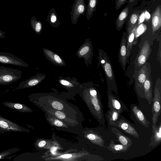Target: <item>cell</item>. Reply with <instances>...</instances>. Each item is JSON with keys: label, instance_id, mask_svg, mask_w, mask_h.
<instances>
[{"label": "cell", "instance_id": "6da1fadb", "mask_svg": "<svg viewBox=\"0 0 161 161\" xmlns=\"http://www.w3.org/2000/svg\"><path fill=\"white\" fill-rule=\"evenodd\" d=\"M98 53V60L106 76L107 90L113 91L118 96L117 86L111 61L106 53L102 49H99Z\"/></svg>", "mask_w": 161, "mask_h": 161}, {"label": "cell", "instance_id": "7a4b0ae2", "mask_svg": "<svg viewBox=\"0 0 161 161\" xmlns=\"http://www.w3.org/2000/svg\"><path fill=\"white\" fill-rule=\"evenodd\" d=\"M19 70L0 66V85H6L15 82L21 77Z\"/></svg>", "mask_w": 161, "mask_h": 161}, {"label": "cell", "instance_id": "3957f363", "mask_svg": "<svg viewBox=\"0 0 161 161\" xmlns=\"http://www.w3.org/2000/svg\"><path fill=\"white\" fill-rule=\"evenodd\" d=\"M153 95L152 107V120L153 125H155L161 113V80L159 77L156 81Z\"/></svg>", "mask_w": 161, "mask_h": 161}, {"label": "cell", "instance_id": "277c9868", "mask_svg": "<svg viewBox=\"0 0 161 161\" xmlns=\"http://www.w3.org/2000/svg\"><path fill=\"white\" fill-rule=\"evenodd\" d=\"M152 48L148 40H145L140 47L134 62V72L139 70L147 62L151 53Z\"/></svg>", "mask_w": 161, "mask_h": 161}, {"label": "cell", "instance_id": "5b68a950", "mask_svg": "<svg viewBox=\"0 0 161 161\" xmlns=\"http://www.w3.org/2000/svg\"><path fill=\"white\" fill-rule=\"evenodd\" d=\"M149 63L147 62L138 71L134 72L133 77L135 79L136 91L138 96L144 99L143 85L146 80Z\"/></svg>", "mask_w": 161, "mask_h": 161}, {"label": "cell", "instance_id": "8992f818", "mask_svg": "<svg viewBox=\"0 0 161 161\" xmlns=\"http://www.w3.org/2000/svg\"><path fill=\"white\" fill-rule=\"evenodd\" d=\"M28 130L0 115V134L6 132H27Z\"/></svg>", "mask_w": 161, "mask_h": 161}, {"label": "cell", "instance_id": "52a82bcc", "mask_svg": "<svg viewBox=\"0 0 161 161\" xmlns=\"http://www.w3.org/2000/svg\"><path fill=\"white\" fill-rule=\"evenodd\" d=\"M86 6L85 0H75L71 6L70 12L71 22L76 24L81 15H84L86 10Z\"/></svg>", "mask_w": 161, "mask_h": 161}, {"label": "cell", "instance_id": "ba28073f", "mask_svg": "<svg viewBox=\"0 0 161 161\" xmlns=\"http://www.w3.org/2000/svg\"><path fill=\"white\" fill-rule=\"evenodd\" d=\"M0 63L19 67H29L28 64L23 60L8 52H0Z\"/></svg>", "mask_w": 161, "mask_h": 161}, {"label": "cell", "instance_id": "9c48e42d", "mask_svg": "<svg viewBox=\"0 0 161 161\" xmlns=\"http://www.w3.org/2000/svg\"><path fill=\"white\" fill-rule=\"evenodd\" d=\"M127 35L126 32L123 33L120 41L118 54L119 61L124 71L126 70L127 64H129V57L126 48Z\"/></svg>", "mask_w": 161, "mask_h": 161}, {"label": "cell", "instance_id": "30bf717a", "mask_svg": "<svg viewBox=\"0 0 161 161\" xmlns=\"http://www.w3.org/2000/svg\"><path fill=\"white\" fill-rule=\"evenodd\" d=\"M112 92L107 90L108 106L109 109L115 110L120 114L124 111H128L126 106Z\"/></svg>", "mask_w": 161, "mask_h": 161}, {"label": "cell", "instance_id": "8fae6325", "mask_svg": "<svg viewBox=\"0 0 161 161\" xmlns=\"http://www.w3.org/2000/svg\"><path fill=\"white\" fill-rule=\"evenodd\" d=\"M143 89L144 99L147 100L149 104H151L153 101V98L150 65L148 68L147 77L144 84Z\"/></svg>", "mask_w": 161, "mask_h": 161}, {"label": "cell", "instance_id": "7c38bea8", "mask_svg": "<svg viewBox=\"0 0 161 161\" xmlns=\"http://www.w3.org/2000/svg\"><path fill=\"white\" fill-rule=\"evenodd\" d=\"M152 34L159 30L161 27V8L158 6L153 12L151 17Z\"/></svg>", "mask_w": 161, "mask_h": 161}, {"label": "cell", "instance_id": "4fadbf2b", "mask_svg": "<svg viewBox=\"0 0 161 161\" xmlns=\"http://www.w3.org/2000/svg\"><path fill=\"white\" fill-rule=\"evenodd\" d=\"M116 126L135 137L139 138V135L135 128L124 119H119L116 123Z\"/></svg>", "mask_w": 161, "mask_h": 161}, {"label": "cell", "instance_id": "5bb4252c", "mask_svg": "<svg viewBox=\"0 0 161 161\" xmlns=\"http://www.w3.org/2000/svg\"><path fill=\"white\" fill-rule=\"evenodd\" d=\"M161 142V123L158 126L156 124L152 125V135L150 138L149 146L154 147Z\"/></svg>", "mask_w": 161, "mask_h": 161}, {"label": "cell", "instance_id": "9a60e30c", "mask_svg": "<svg viewBox=\"0 0 161 161\" xmlns=\"http://www.w3.org/2000/svg\"><path fill=\"white\" fill-rule=\"evenodd\" d=\"M132 106V111L137 120L143 126L148 128L150 123L142 111L136 105Z\"/></svg>", "mask_w": 161, "mask_h": 161}, {"label": "cell", "instance_id": "2e32d148", "mask_svg": "<svg viewBox=\"0 0 161 161\" xmlns=\"http://www.w3.org/2000/svg\"><path fill=\"white\" fill-rule=\"evenodd\" d=\"M115 135L118 141L124 146L130 148L132 144L131 139L123 134L120 131L115 128L111 129Z\"/></svg>", "mask_w": 161, "mask_h": 161}, {"label": "cell", "instance_id": "e0dca14e", "mask_svg": "<svg viewBox=\"0 0 161 161\" xmlns=\"http://www.w3.org/2000/svg\"><path fill=\"white\" fill-rule=\"evenodd\" d=\"M137 27H135L133 29L128 30L127 36L126 48L128 56L130 57L132 47L135 44L136 32Z\"/></svg>", "mask_w": 161, "mask_h": 161}, {"label": "cell", "instance_id": "ac0fdd59", "mask_svg": "<svg viewBox=\"0 0 161 161\" xmlns=\"http://www.w3.org/2000/svg\"><path fill=\"white\" fill-rule=\"evenodd\" d=\"M3 104L20 112H28L31 111V109L26 106L20 103L5 102L3 103Z\"/></svg>", "mask_w": 161, "mask_h": 161}, {"label": "cell", "instance_id": "d6986e66", "mask_svg": "<svg viewBox=\"0 0 161 161\" xmlns=\"http://www.w3.org/2000/svg\"><path fill=\"white\" fill-rule=\"evenodd\" d=\"M120 114L114 110L109 109L105 114L108 125L116 126L117 122L119 118Z\"/></svg>", "mask_w": 161, "mask_h": 161}, {"label": "cell", "instance_id": "ffe728a7", "mask_svg": "<svg viewBox=\"0 0 161 161\" xmlns=\"http://www.w3.org/2000/svg\"><path fill=\"white\" fill-rule=\"evenodd\" d=\"M46 20L54 28L58 27L60 24L57 13L53 8L50 10Z\"/></svg>", "mask_w": 161, "mask_h": 161}, {"label": "cell", "instance_id": "44dd1931", "mask_svg": "<svg viewBox=\"0 0 161 161\" xmlns=\"http://www.w3.org/2000/svg\"><path fill=\"white\" fill-rule=\"evenodd\" d=\"M128 8L125 7L119 15L115 22L116 29L120 31L124 25L128 14Z\"/></svg>", "mask_w": 161, "mask_h": 161}, {"label": "cell", "instance_id": "7402d4cb", "mask_svg": "<svg viewBox=\"0 0 161 161\" xmlns=\"http://www.w3.org/2000/svg\"><path fill=\"white\" fill-rule=\"evenodd\" d=\"M106 147L109 151L112 152L114 154L122 152L125 153L129 150L130 148L122 144H115L112 140H111L109 146Z\"/></svg>", "mask_w": 161, "mask_h": 161}, {"label": "cell", "instance_id": "603a6c76", "mask_svg": "<svg viewBox=\"0 0 161 161\" xmlns=\"http://www.w3.org/2000/svg\"><path fill=\"white\" fill-rule=\"evenodd\" d=\"M97 0H88L86 7V19L89 20L92 17L93 13L96 11Z\"/></svg>", "mask_w": 161, "mask_h": 161}, {"label": "cell", "instance_id": "cb8c5ba5", "mask_svg": "<svg viewBox=\"0 0 161 161\" xmlns=\"http://www.w3.org/2000/svg\"><path fill=\"white\" fill-rule=\"evenodd\" d=\"M87 138L92 141L94 143L103 147H106L104 145V141L103 137L99 134L96 133H90L87 135Z\"/></svg>", "mask_w": 161, "mask_h": 161}, {"label": "cell", "instance_id": "d4e9b609", "mask_svg": "<svg viewBox=\"0 0 161 161\" xmlns=\"http://www.w3.org/2000/svg\"><path fill=\"white\" fill-rule=\"evenodd\" d=\"M139 14V11H135L131 14L128 21L127 31L132 30L135 27H137Z\"/></svg>", "mask_w": 161, "mask_h": 161}, {"label": "cell", "instance_id": "484cf974", "mask_svg": "<svg viewBox=\"0 0 161 161\" xmlns=\"http://www.w3.org/2000/svg\"><path fill=\"white\" fill-rule=\"evenodd\" d=\"M30 23L32 28L35 32L37 34H39L42 27V24L41 21L38 20L35 16H33L31 19Z\"/></svg>", "mask_w": 161, "mask_h": 161}, {"label": "cell", "instance_id": "4316f807", "mask_svg": "<svg viewBox=\"0 0 161 161\" xmlns=\"http://www.w3.org/2000/svg\"><path fill=\"white\" fill-rule=\"evenodd\" d=\"M20 149L19 148L15 147L9 148L8 150L0 153V159H11L13 156L12 154L19 151Z\"/></svg>", "mask_w": 161, "mask_h": 161}, {"label": "cell", "instance_id": "83f0119b", "mask_svg": "<svg viewBox=\"0 0 161 161\" xmlns=\"http://www.w3.org/2000/svg\"><path fill=\"white\" fill-rule=\"evenodd\" d=\"M46 51L52 55V56L49 55L47 56L52 59H53L54 62L58 64H61L63 63V61L62 59L57 54H54L49 50H46Z\"/></svg>", "mask_w": 161, "mask_h": 161}, {"label": "cell", "instance_id": "f1b7e54d", "mask_svg": "<svg viewBox=\"0 0 161 161\" xmlns=\"http://www.w3.org/2000/svg\"><path fill=\"white\" fill-rule=\"evenodd\" d=\"M89 53H91V47L90 45L85 46L82 47L79 52V54L83 56Z\"/></svg>", "mask_w": 161, "mask_h": 161}, {"label": "cell", "instance_id": "f546056e", "mask_svg": "<svg viewBox=\"0 0 161 161\" xmlns=\"http://www.w3.org/2000/svg\"><path fill=\"white\" fill-rule=\"evenodd\" d=\"M52 107L55 109L60 110L63 109V106L58 101H53L52 103Z\"/></svg>", "mask_w": 161, "mask_h": 161}, {"label": "cell", "instance_id": "4dcf8cb0", "mask_svg": "<svg viewBox=\"0 0 161 161\" xmlns=\"http://www.w3.org/2000/svg\"><path fill=\"white\" fill-rule=\"evenodd\" d=\"M115 8L116 10L119 9L125 3L126 0H115Z\"/></svg>", "mask_w": 161, "mask_h": 161}, {"label": "cell", "instance_id": "1f68e13d", "mask_svg": "<svg viewBox=\"0 0 161 161\" xmlns=\"http://www.w3.org/2000/svg\"><path fill=\"white\" fill-rule=\"evenodd\" d=\"M161 40L160 37V39L159 41V47L158 48V58L157 59L160 65L161 66Z\"/></svg>", "mask_w": 161, "mask_h": 161}, {"label": "cell", "instance_id": "d6a6232c", "mask_svg": "<svg viewBox=\"0 0 161 161\" xmlns=\"http://www.w3.org/2000/svg\"><path fill=\"white\" fill-rule=\"evenodd\" d=\"M55 115L57 118L60 119H63L65 117V114L60 111H57L55 112Z\"/></svg>", "mask_w": 161, "mask_h": 161}, {"label": "cell", "instance_id": "836d02e7", "mask_svg": "<svg viewBox=\"0 0 161 161\" xmlns=\"http://www.w3.org/2000/svg\"><path fill=\"white\" fill-rule=\"evenodd\" d=\"M144 18V12H143L142 13L140 17H139V19H138V22L137 26L143 22Z\"/></svg>", "mask_w": 161, "mask_h": 161}, {"label": "cell", "instance_id": "e575fe53", "mask_svg": "<svg viewBox=\"0 0 161 161\" xmlns=\"http://www.w3.org/2000/svg\"><path fill=\"white\" fill-rule=\"evenodd\" d=\"M54 125L57 126L61 127L63 125V123L60 121L58 120H56L54 121Z\"/></svg>", "mask_w": 161, "mask_h": 161}, {"label": "cell", "instance_id": "d590c367", "mask_svg": "<svg viewBox=\"0 0 161 161\" xmlns=\"http://www.w3.org/2000/svg\"><path fill=\"white\" fill-rule=\"evenodd\" d=\"M5 34V32L0 30V39H5L6 38Z\"/></svg>", "mask_w": 161, "mask_h": 161}, {"label": "cell", "instance_id": "8d00e7d4", "mask_svg": "<svg viewBox=\"0 0 161 161\" xmlns=\"http://www.w3.org/2000/svg\"><path fill=\"white\" fill-rule=\"evenodd\" d=\"M60 83L64 86H68L69 85L70 83L68 81L63 80H62L60 81Z\"/></svg>", "mask_w": 161, "mask_h": 161}, {"label": "cell", "instance_id": "74e56055", "mask_svg": "<svg viewBox=\"0 0 161 161\" xmlns=\"http://www.w3.org/2000/svg\"><path fill=\"white\" fill-rule=\"evenodd\" d=\"M46 144V142L44 141L43 140L40 141L39 142L38 144V146L39 147H44L45 145Z\"/></svg>", "mask_w": 161, "mask_h": 161}, {"label": "cell", "instance_id": "f35d334b", "mask_svg": "<svg viewBox=\"0 0 161 161\" xmlns=\"http://www.w3.org/2000/svg\"><path fill=\"white\" fill-rule=\"evenodd\" d=\"M72 156V155L70 154H65L61 156L60 157L63 158H69Z\"/></svg>", "mask_w": 161, "mask_h": 161}, {"label": "cell", "instance_id": "ab89813d", "mask_svg": "<svg viewBox=\"0 0 161 161\" xmlns=\"http://www.w3.org/2000/svg\"><path fill=\"white\" fill-rule=\"evenodd\" d=\"M144 16H145V18L146 19V20H148L150 17V15L149 13L147 11H146L145 13H144Z\"/></svg>", "mask_w": 161, "mask_h": 161}, {"label": "cell", "instance_id": "60d3db41", "mask_svg": "<svg viewBox=\"0 0 161 161\" xmlns=\"http://www.w3.org/2000/svg\"><path fill=\"white\" fill-rule=\"evenodd\" d=\"M135 0H129V2L130 3H132Z\"/></svg>", "mask_w": 161, "mask_h": 161}, {"label": "cell", "instance_id": "b9f144b4", "mask_svg": "<svg viewBox=\"0 0 161 161\" xmlns=\"http://www.w3.org/2000/svg\"><path fill=\"white\" fill-rule=\"evenodd\" d=\"M153 0V1H155V0Z\"/></svg>", "mask_w": 161, "mask_h": 161}]
</instances>
